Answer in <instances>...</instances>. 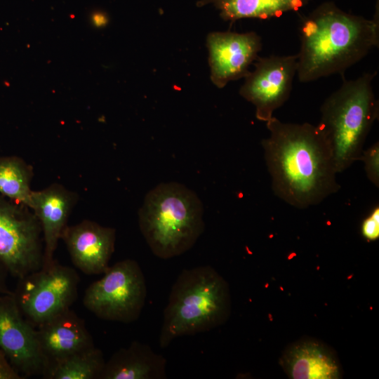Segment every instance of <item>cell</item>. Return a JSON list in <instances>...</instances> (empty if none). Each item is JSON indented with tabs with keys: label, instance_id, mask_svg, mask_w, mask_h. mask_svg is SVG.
Here are the masks:
<instances>
[{
	"label": "cell",
	"instance_id": "obj_1",
	"mask_svg": "<svg viewBox=\"0 0 379 379\" xmlns=\"http://www.w3.org/2000/svg\"><path fill=\"white\" fill-rule=\"evenodd\" d=\"M262 140L274 194L288 204L305 208L340 190L332 150L320 128L308 123L266 122Z\"/></svg>",
	"mask_w": 379,
	"mask_h": 379
},
{
	"label": "cell",
	"instance_id": "obj_15",
	"mask_svg": "<svg viewBox=\"0 0 379 379\" xmlns=\"http://www.w3.org/2000/svg\"><path fill=\"white\" fill-rule=\"evenodd\" d=\"M167 360L147 344L133 341L105 361L100 379H165Z\"/></svg>",
	"mask_w": 379,
	"mask_h": 379
},
{
	"label": "cell",
	"instance_id": "obj_22",
	"mask_svg": "<svg viewBox=\"0 0 379 379\" xmlns=\"http://www.w3.org/2000/svg\"><path fill=\"white\" fill-rule=\"evenodd\" d=\"M25 378L11 364L4 352L0 349V379Z\"/></svg>",
	"mask_w": 379,
	"mask_h": 379
},
{
	"label": "cell",
	"instance_id": "obj_9",
	"mask_svg": "<svg viewBox=\"0 0 379 379\" xmlns=\"http://www.w3.org/2000/svg\"><path fill=\"white\" fill-rule=\"evenodd\" d=\"M244 77L239 94L255 107L256 118L267 122L288 99L297 71V54L258 57Z\"/></svg>",
	"mask_w": 379,
	"mask_h": 379
},
{
	"label": "cell",
	"instance_id": "obj_5",
	"mask_svg": "<svg viewBox=\"0 0 379 379\" xmlns=\"http://www.w3.org/2000/svg\"><path fill=\"white\" fill-rule=\"evenodd\" d=\"M377 74L365 73L344 81L321 106L320 128L332 150L337 173L359 161L364 145L379 114L373 81Z\"/></svg>",
	"mask_w": 379,
	"mask_h": 379
},
{
	"label": "cell",
	"instance_id": "obj_20",
	"mask_svg": "<svg viewBox=\"0 0 379 379\" xmlns=\"http://www.w3.org/2000/svg\"><path fill=\"white\" fill-rule=\"evenodd\" d=\"M359 161L364 162L368 179L377 187L379 186V143L375 142L363 150Z\"/></svg>",
	"mask_w": 379,
	"mask_h": 379
},
{
	"label": "cell",
	"instance_id": "obj_14",
	"mask_svg": "<svg viewBox=\"0 0 379 379\" xmlns=\"http://www.w3.org/2000/svg\"><path fill=\"white\" fill-rule=\"evenodd\" d=\"M78 195L60 184L53 183L45 189L32 191L30 209L38 218L44 242V265H49Z\"/></svg>",
	"mask_w": 379,
	"mask_h": 379
},
{
	"label": "cell",
	"instance_id": "obj_23",
	"mask_svg": "<svg viewBox=\"0 0 379 379\" xmlns=\"http://www.w3.org/2000/svg\"><path fill=\"white\" fill-rule=\"evenodd\" d=\"M8 272L0 263V294L9 293L11 291L6 284V275Z\"/></svg>",
	"mask_w": 379,
	"mask_h": 379
},
{
	"label": "cell",
	"instance_id": "obj_2",
	"mask_svg": "<svg viewBox=\"0 0 379 379\" xmlns=\"http://www.w3.org/2000/svg\"><path fill=\"white\" fill-rule=\"evenodd\" d=\"M297 71L301 82L344 72L378 46V7L372 19L324 2L302 20Z\"/></svg>",
	"mask_w": 379,
	"mask_h": 379
},
{
	"label": "cell",
	"instance_id": "obj_13",
	"mask_svg": "<svg viewBox=\"0 0 379 379\" xmlns=\"http://www.w3.org/2000/svg\"><path fill=\"white\" fill-rule=\"evenodd\" d=\"M36 331L44 373L55 363L95 346L84 321L70 308L41 324Z\"/></svg>",
	"mask_w": 379,
	"mask_h": 379
},
{
	"label": "cell",
	"instance_id": "obj_3",
	"mask_svg": "<svg viewBox=\"0 0 379 379\" xmlns=\"http://www.w3.org/2000/svg\"><path fill=\"white\" fill-rule=\"evenodd\" d=\"M138 225L152 253L171 259L192 248L203 233V204L182 184L160 183L145 195L138 211Z\"/></svg>",
	"mask_w": 379,
	"mask_h": 379
},
{
	"label": "cell",
	"instance_id": "obj_7",
	"mask_svg": "<svg viewBox=\"0 0 379 379\" xmlns=\"http://www.w3.org/2000/svg\"><path fill=\"white\" fill-rule=\"evenodd\" d=\"M79 277L55 260L18 279L13 293L25 319L35 328L69 309L78 295Z\"/></svg>",
	"mask_w": 379,
	"mask_h": 379
},
{
	"label": "cell",
	"instance_id": "obj_19",
	"mask_svg": "<svg viewBox=\"0 0 379 379\" xmlns=\"http://www.w3.org/2000/svg\"><path fill=\"white\" fill-rule=\"evenodd\" d=\"M105 360L95 346L74 354L50 366L43 378L46 379H100Z\"/></svg>",
	"mask_w": 379,
	"mask_h": 379
},
{
	"label": "cell",
	"instance_id": "obj_21",
	"mask_svg": "<svg viewBox=\"0 0 379 379\" xmlns=\"http://www.w3.org/2000/svg\"><path fill=\"white\" fill-rule=\"evenodd\" d=\"M361 232L366 239L376 240L379 237V207L375 206L371 213L364 220Z\"/></svg>",
	"mask_w": 379,
	"mask_h": 379
},
{
	"label": "cell",
	"instance_id": "obj_16",
	"mask_svg": "<svg viewBox=\"0 0 379 379\" xmlns=\"http://www.w3.org/2000/svg\"><path fill=\"white\" fill-rule=\"evenodd\" d=\"M310 0H201L203 6L212 4L226 21L234 22L243 18L267 20L281 16L288 11H297Z\"/></svg>",
	"mask_w": 379,
	"mask_h": 379
},
{
	"label": "cell",
	"instance_id": "obj_10",
	"mask_svg": "<svg viewBox=\"0 0 379 379\" xmlns=\"http://www.w3.org/2000/svg\"><path fill=\"white\" fill-rule=\"evenodd\" d=\"M0 349L24 378L43 376L46 366L36 328L23 316L12 292L0 294Z\"/></svg>",
	"mask_w": 379,
	"mask_h": 379
},
{
	"label": "cell",
	"instance_id": "obj_17",
	"mask_svg": "<svg viewBox=\"0 0 379 379\" xmlns=\"http://www.w3.org/2000/svg\"><path fill=\"white\" fill-rule=\"evenodd\" d=\"M294 379H334L339 371L335 361L319 345L305 343L293 347L287 358Z\"/></svg>",
	"mask_w": 379,
	"mask_h": 379
},
{
	"label": "cell",
	"instance_id": "obj_18",
	"mask_svg": "<svg viewBox=\"0 0 379 379\" xmlns=\"http://www.w3.org/2000/svg\"><path fill=\"white\" fill-rule=\"evenodd\" d=\"M33 168L15 156L0 157V194L30 208Z\"/></svg>",
	"mask_w": 379,
	"mask_h": 379
},
{
	"label": "cell",
	"instance_id": "obj_12",
	"mask_svg": "<svg viewBox=\"0 0 379 379\" xmlns=\"http://www.w3.org/2000/svg\"><path fill=\"white\" fill-rule=\"evenodd\" d=\"M73 265L88 275L103 274L114 251L116 230L89 220L67 225L61 238Z\"/></svg>",
	"mask_w": 379,
	"mask_h": 379
},
{
	"label": "cell",
	"instance_id": "obj_24",
	"mask_svg": "<svg viewBox=\"0 0 379 379\" xmlns=\"http://www.w3.org/2000/svg\"><path fill=\"white\" fill-rule=\"evenodd\" d=\"M91 22L93 26L101 27L107 24V18L103 13H95L91 15Z\"/></svg>",
	"mask_w": 379,
	"mask_h": 379
},
{
	"label": "cell",
	"instance_id": "obj_4",
	"mask_svg": "<svg viewBox=\"0 0 379 379\" xmlns=\"http://www.w3.org/2000/svg\"><path fill=\"white\" fill-rule=\"evenodd\" d=\"M230 310L227 285L209 265L184 269L171 287L164 311L159 345L175 338L207 332L222 324Z\"/></svg>",
	"mask_w": 379,
	"mask_h": 379
},
{
	"label": "cell",
	"instance_id": "obj_11",
	"mask_svg": "<svg viewBox=\"0 0 379 379\" xmlns=\"http://www.w3.org/2000/svg\"><path fill=\"white\" fill-rule=\"evenodd\" d=\"M206 45L211 80L219 88L245 77L262 49L261 38L255 32H213L207 36Z\"/></svg>",
	"mask_w": 379,
	"mask_h": 379
},
{
	"label": "cell",
	"instance_id": "obj_8",
	"mask_svg": "<svg viewBox=\"0 0 379 379\" xmlns=\"http://www.w3.org/2000/svg\"><path fill=\"white\" fill-rule=\"evenodd\" d=\"M41 227L28 207L0 196V263L18 279L44 265Z\"/></svg>",
	"mask_w": 379,
	"mask_h": 379
},
{
	"label": "cell",
	"instance_id": "obj_6",
	"mask_svg": "<svg viewBox=\"0 0 379 379\" xmlns=\"http://www.w3.org/2000/svg\"><path fill=\"white\" fill-rule=\"evenodd\" d=\"M86 289L83 304L98 318L128 324L136 321L147 298L145 278L138 262L125 259L109 266Z\"/></svg>",
	"mask_w": 379,
	"mask_h": 379
}]
</instances>
